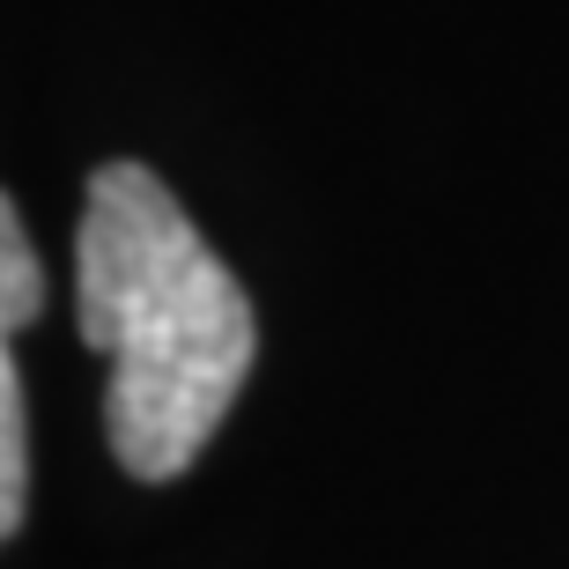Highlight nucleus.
<instances>
[{
	"mask_svg": "<svg viewBox=\"0 0 569 569\" xmlns=\"http://www.w3.org/2000/svg\"><path fill=\"white\" fill-rule=\"evenodd\" d=\"M74 318L111 362L104 437L133 481H178L252 378V303L192 214L141 163L89 178L74 230Z\"/></svg>",
	"mask_w": 569,
	"mask_h": 569,
	"instance_id": "f257e3e1",
	"label": "nucleus"
},
{
	"mask_svg": "<svg viewBox=\"0 0 569 569\" xmlns=\"http://www.w3.org/2000/svg\"><path fill=\"white\" fill-rule=\"evenodd\" d=\"M44 311V274L30 252L16 200L0 192V548L16 540L30 510V407H22V370H16V333Z\"/></svg>",
	"mask_w": 569,
	"mask_h": 569,
	"instance_id": "f03ea898",
	"label": "nucleus"
}]
</instances>
